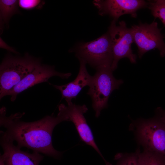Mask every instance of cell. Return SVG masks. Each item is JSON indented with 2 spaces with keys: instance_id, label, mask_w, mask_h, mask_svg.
<instances>
[{
  "instance_id": "6da1fadb",
  "label": "cell",
  "mask_w": 165,
  "mask_h": 165,
  "mask_svg": "<svg viewBox=\"0 0 165 165\" xmlns=\"http://www.w3.org/2000/svg\"><path fill=\"white\" fill-rule=\"evenodd\" d=\"M66 105L61 104L56 116H47L39 120L31 122L22 121L24 113L18 112L6 115V109L3 107L0 111V125L4 127L5 132L1 134L13 142L20 148L25 147L54 158H60L62 152L53 147L52 140L53 131L55 126L64 121H69L66 110Z\"/></svg>"
},
{
  "instance_id": "7a4b0ae2",
  "label": "cell",
  "mask_w": 165,
  "mask_h": 165,
  "mask_svg": "<svg viewBox=\"0 0 165 165\" xmlns=\"http://www.w3.org/2000/svg\"><path fill=\"white\" fill-rule=\"evenodd\" d=\"M40 59L26 53L23 57L8 54L0 66V99L17 85L35 68L41 64Z\"/></svg>"
},
{
  "instance_id": "3957f363",
  "label": "cell",
  "mask_w": 165,
  "mask_h": 165,
  "mask_svg": "<svg viewBox=\"0 0 165 165\" xmlns=\"http://www.w3.org/2000/svg\"><path fill=\"white\" fill-rule=\"evenodd\" d=\"M96 69L87 94L91 98L92 108L95 112V117L97 118L101 111L107 107L108 101L112 92L118 89L123 81L114 77L111 66H102Z\"/></svg>"
},
{
  "instance_id": "277c9868",
  "label": "cell",
  "mask_w": 165,
  "mask_h": 165,
  "mask_svg": "<svg viewBox=\"0 0 165 165\" xmlns=\"http://www.w3.org/2000/svg\"><path fill=\"white\" fill-rule=\"evenodd\" d=\"M135 124L137 138L144 149L165 157V123L156 117Z\"/></svg>"
},
{
  "instance_id": "5b68a950",
  "label": "cell",
  "mask_w": 165,
  "mask_h": 165,
  "mask_svg": "<svg viewBox=\"0 0 165 165\" xmlns=\"http://www.w3.org/2000/svg\"><path fill=\"white\" fill-rule=\"evenodd\" d=\"M75 52L77 58L83 59L95 69L104 65L111 67L113 56L111 39L108 32L94 40L80 44Z\"/></svg>"
},
{
  "instance_id": "8992f818",
  "label": "cell",
  "mask_w": 165,
  "mask_h": 165,
  "mask_svg": "<svg viewBox=\"0 0 165 165\" xmlns=\"http://www.w3.org/2000/svg\"><path fill=\"white\" fill-rule=\"evenodd\" d=\"M116 21L113 20L108 32L112 46L113 61L111 68L113 71L116 69L119 61L122 58H128L132 63L136 62V56L131 49L132 44L134 42L131 29L127 27L125 21H120L117 25Z\"/></svg>"
},
{
  "instance_id": "52a82bcc",
  "label": "cell",
  "mask_w": 165,
  "mask_h": 165,
  "mask_svg": "<svg viewBox=\"0 0 165 165\" xmlns=\"http://www.w3.org/2000/svg\"><path fill=\"white\" fill-rule=\"evenodd\" d=\"M131 28L140 58L147 52L155 49L160 51L161 57L165 56L164 36L161 32V29L158 28L157 22L154 21L150 24L140 23L132 26Z\"/></svg>"
},
{
  "instance_id": "ba28073f",
  "label": "cell",
  "mask_w": 165,
  "mask_h": 165,
  "mask_svg": "<svg viewBox=\"0 0 165 165\" xmlns=\"http://www.w3.org/2000/svg\"><path fill=\"white\" fill-rule=\"evenodd\" d=\"M72 75L71 73H64L56 71L54 66L48 65H39L25 76L17 85L7 92L5 96H11L10 100L14 102L17 95L24 90L37 84L47 82L54 76L62 79H67Z\"/></svg>"
},
{
  "instance_id": "9c48e42d",
  "label": "cell",
  "mask_w": 165,
  "mask_h": 165,
  "mask_svg": "<svg viewBox=\"0 0 165 165\" xmlns=\"http://www.w3.org/2000/svg\"><path fill=\"white\" fill-rule=\"evenodd\" d=\"M93 3L101 15L108 14L117 21L121 16L130 14L136 18L140 9L148 7V3L142 0H95Z\"/></svg>"
},
{
  "instance_id": "30bf717a",
  "label": "cell",
  "mask_w": 165,
  "mask_h": 165,
  "mask_svg": "<svg viewBox=\"0 0 165 165\" xmlns=\"http://www.w3.org/2000/svg\"><path fill=\"white\" fill-rule=\"evenodd\" d=\"M67 103L66 109L69 121L74 124L81 140L92 147L103 158L106 165H110L105 160L97 145L92 131L84 116V114L88 110L86 106L85 105H77L72 101Z\"/></svg>"
},
{
  "instance_id": "8fae6325",
  "label": "cell",
  "mask_w": 165,
  "mask_h": 165,
  "mask_svg": "<svg viewBox=\"0 0 165 165\" xmlns=\"http://www.w3.org/2000/svg\"><path fill=\"white\" fill-rule=\"evenodd\" d=\"M13 142L1 135L0 144L3 153L0 156L5 165H38L43 159L39 153L23 151Z\"/></svg>"
},
{
  "instance_id": "7c38bea8",
  "label": "cell",
  "mask_w": 165,
  "mask_h": 165,
  "mask_svg": "<svg viewBox=\"0 0 165 165\" xmlns=\"http://www.w3.org/2000/svg\"><path fill=\"white\" fill-rule=\"evenodd\" d=\"M80 62L78 74L73 81L66 84L57 85L50 83L61 93V99L65 98L67 102L76 99L82 89L86 86H89L92 81L93 76L90 75L86 68V62L83 59L78 58Z\"/></svg>"
},
{
  "instance_id": "4fadbf2b",
  "label": "cell",
  "mask_w": 165,
  "mask_h": 165,
  "mask_svg": "<svg viewBox=\"0 0 165 165\" xmlns=\"http://www.w3.org/2000/svg\"><path fill=\"white\" fill-rule=\"evenodd\" d=\"M19 0H0V26L2 31L5 26L8 27L9 20L14 14H19Z\"/></svg>"
},
{
  "instance_id": "5bb4252c",
  "label": "cell",
  "mask_w": 165,
  "mask_h": 165,
  "mask_svg": "<svg viewBox=\"0 0 165 165\" xmlns=\"http://www.w3.org/2000/svg\"><path fill=\"white\" fill-rule=\"evenodd\" d=\"M140 165H165V157L144 149L139 153Z\"/></svg>"
},
{
  "instance_id": "9a60e30c",
  "label": "cell",
  "mask_w": 165,
  "mask_h": 165,
  "mask_svg": "<svg viewBox=\"0 0 165 165\" xmlns=\"http://www.w3.org/2000/svg\"><path fill=\"white\" fill-rule=\"evenodd\" d=\"M139 150L131 153H119L115 159L117 160L116 165H140L139 153Z\"/></svg>"
},
{
  "instance_id": "2e32d148",
  "label": "cell",
  "mask_w": 165,
  "mask_h": 165,
  "mask_svg": "<svg viewBox=\"0 0 165 165\" xmlns=\"http://www.w3.org/2000/svg\"><path fill=\"white\" fill-rule=\"evenodd\" d=\"M155 18H158L165 27V0H156L148 3V7Z\"/></svg>"
},
{
  "instance_id": "e0dca14e",
  "label": "cell",
  "mask_w": 165,
  "mask_h": 165,
  "mask_svg": "<svg viewBox=\"0 0 165 165\" xmlns=\"http://www.w3.org/2000/svg\"><path fill=\"white\" fill-rule=\"evenodd\" d=\"M45 3L44 1L40 0H20L18 2L19 7L26 10L35 9H40Z\"/></svg>"
},
{
  "instance_id": "ac0fdd59",
  "label": "cell",
  "mask_w": 165,
  "mask_h": 165,
  "mask_svg": "<svg viewBox=\"0 0 165 165\" xmlns=\"http://www.w3.org/2000/svg\"><path fill=\"white\" fill-rule=\"evenodd\" d=\"M0 47L1 48L6 49L16 54L19 53L13 48L8 45L1 37L0 38Z\"/></svg>"
},
{
  "instance_id": "d6986e66",
  "label": "cell",
  "mask_w": 165,
  "mask_h": 165,
  "mask_svg": "<svg viewBox=\"0 0 165 165\" xmlns=\"http://www.w3.org/2000/svg\"><path fill=\"white\" fill-rule=\"evenodd\" d=\"M156 117L165 123V110L158 108L156 110Z\"/></svg>"
},
{
  "instance_id": "ffe728a7",
  "label": "cell",
  "mask_w": 165,
  "mask_h": 165,
  "mask_svg": "<svg viewBox=\"0 0 165 165\" xmlns=\"http://www.w3.org/2000/svg\"><path fill=\"white\" fill-rule=\"evenodd\" d=\"M0 165H5L2 158L1 156L0 159Z\"/></svg>"
}]
</instances>
